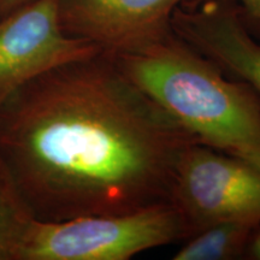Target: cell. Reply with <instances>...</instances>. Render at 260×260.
Instances as JSON below:
<instances>
[{"instance_id":"cell-11","label":"cell","mask_w":260,"mask_h":260,"mask_svg":"<svg viewBox=\"0 0 260 260\" xmlns=\"http://www.w3.org/2000/svg\"><path fill=\"white\" fill-rule=\"evenodd\" d=\"M32 0H0V18L5 17Z\"/></svg>"},{"instance_id":"cell-1","label":"cell","mask_w":260,"mask_h":260,"mask_svg":"<svg viewBox=\"0 0 260 260\" xmlns=\"http://www.w3.org/2000/svg\"><path fill=\"white\" fill-rule=\"evenodd\" d=\"M195 142L104 52L46 71L0 106V161L44 222L170 203Z\"/></svg>"},{"instance_id":"cell-3","label":"cell","mask_w":260,"mask_h":260,"mask_svg":"<svg viewBox=\"0 0 260 260\" xmlns=\"http://www.w3.org/2000/svg\"><path fill=\"white\" fill-rule=\"evenodd\" d=\"M188 233L170 203L117 216L32 220L17 260H128Z\"/></svg>"},{"instance_id":"cell-5","label":"cell","mask_w":260,"mask_h":260,"mask_svg":"<svg viewBox=\"0 0 260 260\" xmlns=\"http://www.w3.org/2000/svg\"><path fill=\"white\" fill-rule=\"evenodd\" d=\"M99 52L63 30L57 0H32L0 18V106L46 71Z\"/></svg>"},{"instance_id":"cell-2","label":"cell","mask_w":260,"mask_h":260,"mask_svg":"<svg viewBox=\"0 0 260 260\" xmlns=\"http://www.w3.org/2000/svg\"><path fill=\"white\" fill-rule=\"evenodd\" d=\"M126 77L200 144L225 153L260 147V99L210 59L169 35L112 56Z\"/></svg>"},{"instance_id":"cell-4","label":"cell","mask_w":260,"mask_h":260,"mask_svg":"<svg viewBox=\"0 0 260 260\" xmlns=\"http://www.w3.org/2000/svg\"><path fill=\"white\" fill-rule=\"evenodd\" d=\"M170 204L188 239L222 220L260 222V170L235 154L195 142L178 161Z\"/></svg>"},{"instance_id":"cell-8","label":"cell","mask_w":260,"mask_h":260,"mask_svg":"<svg viewBox=\"0 0 260 260\" xmlns=\"http://www.w3.org/2000/svg\"><path fill=\"white\" fill-rule=\"evenodd\" d=\"M260 222L228 219L213 223L187 239L174 260H233L246 255L247 247Z\"/></svg>"},{"instance_id":"cell-10","label":"cell","mask_w":260,"mask_h":260,"mask_svg":"<svg viewBox=\"0 0 260 260\" xmlns=\"http://www.w3.org/2000/svg\"><path fill=\"white\" fill-rule=\"evenodd\" d=\"M195 3L201 0H194ZM241 5V15L243 19L260 29V0H233Z\"/></svg>"},{"instance_id":"cell-6","label":"cell","mask_w":260,"mask_h":260,"mask_svg":"<svg viewBox=\"0 0 260 260\" xmlns=\"http://www.w3.org/2000/svg\"><path fill=\"white\" fill-rule=\"evenodd\" d=\"M186 0H57L63 30L111 56L138 51L172 34L171 18Z\"/></svg>"},{"instance_id":"cell-13","label":"cell","mask_w":260,"mask_h":260,"mask_svg":"<svg viewBox=\"0 0 260 260\" xmlns=\"http://www.w3.org/2000/svg\"><path fill=\"white\" fill-rule=\"evenodd\" d=\"M246 255H248L249 259L260 260V225L253 233L251 241L247 247Z\"/></svg>"},{"instance_id":"cell-7","label":"cell","mask_w":260,"mask_h":260,"mask_svg":"<svg viewBox=\"0 0 260 260\" xmlns=\"http://www.w3.org/2000/svg\"><path fill=\"white\" fill-rule=\"evenodd\" d=\"M200 6H178L171 29L230 79L248 84L260 99V42L247 29L241 12L218 0H201Z\"/></svg>"},{"instance_id":"cell-9","label":"cell","mask_w":260,"mask_h":260,"mask_svg":"<svg viewBox=\"0 0 260 260\" xmlns=\"http://www.w3.org/2000/svg\"><path fill=\"white\" fill-rule=\"evenodd\" d=\"M34 219L15 182L0 161V260H17Z\"/></svg>"},{"instance_id":"cell-12","label":"cell","mask_w":260,"mask_h":260,"mask_svg":"<svg viewBox=\"0 0 260 260\" xmlns=\"http://www.w3.org/2000/svg\"><path fill=\"white\" fill-rule=\"evenodd\" d=\"M230 154H235L237 157L245 159V160L251 162L252 165H254L258 170H260V147L241 149V151L234 152V153Z\"/></svg>"}]
</instances>
